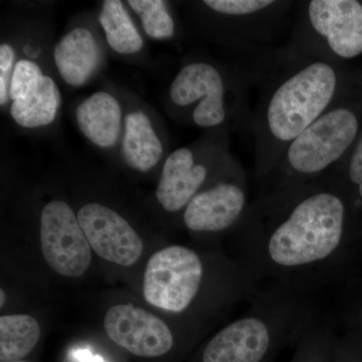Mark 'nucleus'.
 Instances as JSON below:
<instances>
[{"label":"nucleus","mask_w":362,"mask_h":362,"mask_svg":"<svg viewBox=\"0 0 362 362\" xmlns=\"http://www.w3.org/2000/svg\"><path fill=\"white\" fill-rule=\"evenodd\" d=\"M352 325L350 329L354 331L356 334L362 338V300L356 305L354 309V316H352Z\"/></svg>","instance_id":"25"},{"label":"nucleus","mask_w":362,"mask_h":362,"mask_svg":"<svg viewBox=\"0 0 362 362\" xmlns=\"http://www.w3.org/2000/svg\"><path fill=\"white\" fill-rule=\"evenodd\" d=\"M40 244L47 263L65 277H81L92 262L89 242L77 214L65 202L52 201L42 209Z\"/></svg>","instance_id":"10"},{"label":"nucleus","mask_w":362,"mask_h":362,"mask_svg":"<svg viewBox=\"0 0 362 362\" xmlns=\"http://www.w3.org/2000/svg\"><path fill=\"white\" fill-rule=\"evenodd\" d=\"M77 218L90 249L98 256L124 267L132 266L139 259L141 238L121 214L99 202H90L78 209Z\"/></svg>","instance_id":"11"},{"label":"nucleus","mask_w":362,"mask_h":362,"mask_svg":"<svg viewBox=\"0 0 362 362\" xmlns=\"http://www.w3.org/2000/svg\"><path fill=\"white\" fill-rule=\"evenodd\" d=\"M6 362H28V361H6Z\"/></svg>","instance_id":"28"},{"label":"nucleus","mask_w":362,"mask_h":362,"mask_svg":"<svg viewBox=\"0 0 362 362\" xmlns=\"http://www.w3.org/2000/svg\"><path fill=\"white\" fill-rule=\"evenodd\" d=\"M104 328L112 341L140 357L165 356L175 345L173 331L161 319L132 304L111 307Z\"/></svg>","instance_id":"12"},{"label":"nucleus","mask_w":362,"mask_h":362,"mask_svg":"<svg viewBox=\"0 0 362 362\" xmlns=\"http://www.w3.org/2000/svg\"><path fill=\"white\" fill-rule=\"evenodd\" d=\"M252 83L238 61L223 64L207 57H187L169 85L168 108L180 122L207 131L252 135Z\"/></svg>","instance_id":"3"},{"label":"nucleus","mask_w":362,"mask_h":362,"mask_svg":"<svg viewBox=\"0 0 362 362\" xmlns=\"http://www.w3.org/2000/svg\"><path fill=\"white\" fill-rule=\"evenodd\" d=\"M235 232L242 250L239 266L258 291L307 297L362 255L361 218L329 175L259 190Z\"/></svg>","instance_id":"1"},{"label":"nucleus","mask_w":362,"mask_h":362,"mask_svg":"<svg viewBox=\"0 0 362 362\" xmlns=\"http://www.w3.org/2000/svg\"><path fill=\"white\" fill-rule=\"evenodd\" d=\"M288 47L339 65L362 54V2L358 0H299Z\"/></svg>","instance_id":"6"},{"label":"nucleus","mask_w":362,"mask_h":362,"mask_svg":"<svg viewBox=\"0 0 362 362\" xmlns=\"http://www.w3.org/2000/svg\"><path fill=\"white\" fill-rule=\"evenodd\" d=\"M251 302L244 316L206 343L201 362H274L315 320L307 297L263 290Z\"/></svg>","instance_id":"4"},{"label":"nucleus","mask_w":362,"mask_h":362,"mask_svg":"<svg viewBox=\"0 0 362 362\" xmlns=\"http://www.w3.org/2000/svg\"><path fill=\"white\" fill-rule=\"evenodd\" d=\"M335 337L330 327L315 319L295 342L289 362H333Z\"/></svg>","instance_id":"20"},{"label":"nucleus","mask_w":362,"mask_h":362,"mask_svg":"<svg viewBox=\"0 0 362 362\" xmlns=\"http://www.w3.org/2000/svg\"><path fill=\"white\" fill-rule=\"evenodd\" d=\"M327 175L334 178L349 195L361 218L362 214V132L347 156ZM326 176V175H325Z\"/></svg>","instance_id":"21"},{"label":"nucleus","mask_w":362,"mask_h":362,"mask_svg":"<svg viewBox=\"0 0 362 362\" xmlns=\"http://www.w3.org/2000/svg\"><path fill=\"white\" fill-rule=\"evenodd\" d=\"M362 338L351 331L341 337H335L333 362H362Z\"/></svg>","instance_id":"24"},{"label":"nucleus","mask_w":362,"mask_h":362,"mask_svg":"<svg viewBox=\"0 0 362 362\" xmlns=\"http://www.w3.org/2000/svg\"><path fill=\"white\" fill-rule=\"evenodd\" d=\"M98 21L103 32L105 44L112 52L129 58L141 54L144 40L123 1H102Z\"/></svg>","instance_id":"17"},{"label":"nucleus","mask_w":362,"mask_h":362,"mask_svg":"<svg viewBox=\"0 0 362 362\" xmlns=\"http://www.w3.org/2000/svg\"><path fill=\"white\" fill-rule=\"evenodd\" d=\"M127 6L139 18L143 30L149 39L168 40L175 37L177 25L168 2L163 0H129Z\"/></svg>","instance_id":"19"},{"label":"nucleus","mask_w":362,"mask_h":362,"mask_svg":"<svg viewBox=\"0 0 362 362\" xmlns=\"http://www.w3.org/2000/svg\"><path fill=\"white\" fill-rule=\"evenodd\" d=\"M119 151L125 165L135 173H148L162 166L169 154L168 141L148 109L141 106L126 109Z\"/></svg>","instance_id":"14"},{"label":"nucleus","mask_w":362,"mask_h":362,"mask_svg":"<svg viewBox=\"0 0 362 362\" xmlns=\"http://www.w3.org/2000/svg\"><path fill=\"white\" fill-rule=\"evenodd\" d=\"M45 75L44 69L32 59L21 58L14 66L11 88H9V105L20 101L37 85Z\"/></svg>","instance_id":"22"},{"label":"nucleus","mask_w":362,"mask_h":362,"mask_svg":"<svg viewBox=\"0 0 362 362\" xmlns=\"http://www.w3.org/2000/svg\"><path fill=\"white\" fill-rule=\"evenodd\" d=\"M233 61L246 69L252 107L254 175H270L290 144L315 122L347 83L341 66L288 47L259 49Z\"/></svg>","instance_id":"2"},{"label":"nucleus","mask_w":362,"mask_h":362,"mask_svg":"<svg viewBox=\"0 0 362 362\" xmlns=\"http://www.w3.org/2000/svg\"><path fill=\"white\" fill-rule=\"evenodd\" d=\"M206 266L189 247L170 246L156 252L147 263L143 295L149 304L163 310H187L201 292Z\"/></svg>","instance_id":"8"},{"label":"nucleus","mask_w":362,"mask_h":362,"mask_svg":"<svg viewBox=\"0 0 362 362\" xmlns=\"http://www.w3.org/2000/svg\"><path fill=\"white\" fill-rule=\"evenodd\" d=\"M125 114L120 99L105 90L86 97L74 111L78 131L93 146L103 151L120 146Z\"/></svg>","instance_id":"15"},{"label":"nucleus","mask_w":362,"mask_h":362,"mask_svg":"<svg viewBox=\"0 0 362 362\" xmlns=\"http://www.w3.org/2000/svg\"><path fill=\"white\" fill-rule=\"evenodd\" d=\"M61 106L59 86L54 78L45 74L28 96L9 105L8 112L18 127L37 130L51 126L58 118Z\"/></svg>","instance_id":"16"},{"label":"nucleus","mask_w":362,"mask_h":362,"mask_svg":"<svg viewBox=\"0 0 362 362\" xmlns=\"http://www.w3.org/2000/svg\"><path fill=\"white\" fill-rule=\"evenodd\" d=\"M294 0H204L189 2L187 23L199 39L211 42L230 59L274 47L291 30Z\"/></svg>","instance_id":"5"},{"label":"nucleus","mask_w":362,"mask_h":362,"mask_svg":"<svg viewBox=\"0 0 362 362\" xmlns=\"http://www.w3.org/2000/svg\"><path fill=\"white\" fill-rule=\"evenodd\" d=\"M228 130L207 131L197 141L169 152L161 166L156 199L168 214H182L192 199L237 160Z\"/></svg>","instance_id":"7"},{"label":"nucleus","mask_w":362,"mask_h":362,"mask_svg":"<svg viewBox=\"0 0 362 362\" xmlns=\"http://www.w3.org/2000/svg\"><path fill=\"white\" fill-rule=\"evenodd\" d=\"M40 337V326L30 315L0 318V361H18L28 356Z\"/></svg>","instance_id":"18"},{"label":"nucleus","mask_w":362,"mask_h":362,"mask_svg":"<svg viewBox=\"0 0 362 362\" xmlns=\"http://www.w3.org/2000/svg\"><path fill=\"white\" fill-rule=\"evenodd\" d=\"M103 45L97 30L85 23L66 30L52 49V62L62 81L75 89L89 84L103 68Z\"/></svg>","instance_id":"13"},{"label":"nucleus","mask_w":362,"mask_h":362,"mask_svg":"<svg viewBox=\"0 0 362 362\" xmlns=\"http://www.w3.org/2000/svg\"><path fill=\"white\" fill-rule=\"evenodd\" d=\"M16 47L8 42L0 45V106L2 109L9 107V88L14 66L18 62Z\"/></svg>","instance_id":"23"},{"label":"nucleus","mask_w":362,"mask_h":362,"mask_svg":"<svg viewBox=\"0 0 362 362\" xmlns=\"http://www.w3.org/2000/svg\"><path fill=\"white\" fill-rule=\"evenodd\" d=\"M247 173L239 161L199 192L181 214L188 230L221 233L237 228L251 204Z\"/></svg>","instance_id":"9"},{"label":"nucleus","mask_w":362,"mask_h":362,"mask_svg":"<svg viewBox=\"0 0 362 362\" xmlns=\"http://www.w3.org/2000/svg\"><path fill=\"white\" fill-rule=\"evenodd\" d=\"M0 297H1V301H0V306L4 307V301H6V293L4 289L0 290Z\"/></svg>","instance_id":"27"},{"label":"nucleus","mask_w":362,"mask_h":362,"mask_svg":"<svg viewBox=\"0 0 362 362\" xmlns=\"http://www.w3.org/2000/svg\"><path fill=\"white\" fill-rule=\"evenodd\" d=\"M75 356L81 362H104L101 357L92 356L87 350H78V351L75 352Z\"/></svg>","instance_id":"26"}]
</instances>
